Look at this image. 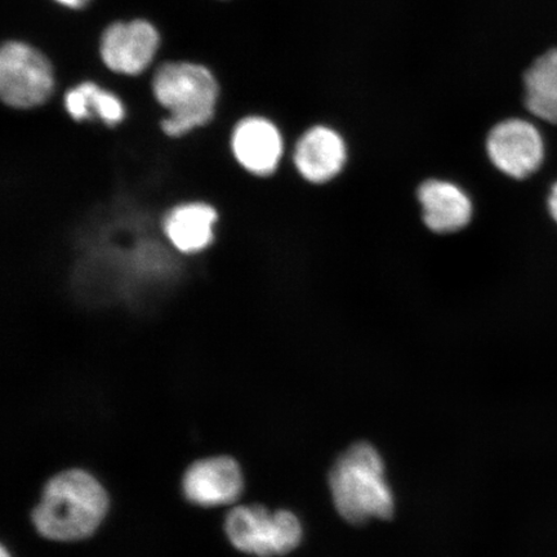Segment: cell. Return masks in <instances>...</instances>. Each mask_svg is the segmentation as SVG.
I'll return each mask as SVG.
<instances>
[{
  "label": "cell",
  "instance_id": "6da1fadb",
  "mask_svg": "<svg viewBox=\"0 0 557 557\" xmlns=\"http://www.w3.org/2000/svg\"><path fill=\"white\" fill-rule=\"evenodd\" d=\"M108 506V494L94 476L70 470L46 485L44 497L33 512V522L48 540L78 541L99 528Z\"/></svg>",
  "mask_w": 557,
  "mask_h": 557
},
{
  "label": "cell",
  "instance_id": "7a4b0ae2",
  "mask_svg": "<svg viewBox=\"0 0 557 557\" xmlns=\"http://www.w3.org/2000/svg\"><path fill=\"white\" fill-rule=\"evenodd\" d=\"M330 490L338 513L350 524L393 517L385 465L371 444H354L338 457L330 472Z\"/></svg>",
  "mask_w": 557,
  "mask_h": 557
},
{
  "label": "cell",
  "instance_id": "3957f363",
  "mask_svg": "<svg viewBox=\"0 0 557 557\" xmlns=\"http://www.w3.org/2000/svg\"><path fill=\"white\" fill-rule=\"evenodd\" d=\"M157 100L170 111L162 123L166 135L177 137L211 122L219 87L208 69L178 62L158 70L152 83Z\"/></svg>",
  "mask_w": 557,
  "mask_h": 557
},
{
  "label": "cell",
  "instance_id": "277c9868",
  "mask_svg": "<svg viewBox=\"0 0 557 557\" xmlns=\"http://www.w3.org/2000/svg\"><path fill=\"white\" fill-rule=\"evenodd\" d=\"M225 528L235 548L260 557L287 555L302 539L301 522L296 515L271 512L259 505L234 508L227 515Z\"/></svg>",
  "mask_w": 557,
  "mask_h": 557
},
{
  "label": "cell",
  "instance_id": "5b68a950",
  "mask_svg": "<svg viewBox=\"0 0 557 557\" xmlns=\"http://www.w3.org/2000/svg\"><path fill=\"white\" fill-rule=\"evenodd\" d=\"M53 73L44 54L10 41L0 53V94L11 108L32 109L45 103L53 90Z\"/></svg>",
  "mask_w": 557,
  "mask_h": 557
},
{
  "label": "cell",
  "instance_id": "8992f818",
  "mask_svg": "<svg viewBox=\"0 0 557 557\" xmlns=\"http://www.w3.org/2000/svg\"><path fill=\"white\" fill-rule=\"evenodd\" d=\"M486 146L493 164L513 178L531 176L543 160L540 132L525 121L499 123L492 129Z\"/></svg>",
  "mask_w": 557,
  "mask_h": 557
},
{
  "label": "cell",
  "instance_id": "52a82bcc",
  "mask_svg": "<svg viewBox=\"0 0 557 557\" xmlns=\"http://www.w3.org/2000/svg\"><path fill=\"white\" fill-rule=\"evenodd\" d=\"M158 46V32L146 21L117 23L103 33L101 55L104 64L113 72L137 75L150 65Z\"/></svg>",
  "mask_w": 557,
  "mask_h": 557
},
{
  "label": "cell",
  "instance_id": "ba28073f",
  "mask_svg": "<svg viewBox=\"0 0 557 557\" xmlns=\"http://www.w3.org/2000/svg\"><path fill=\"white\" fill-rule=\"evenodd\" d=\"M187 499L200 506L233 504L243 491L239 465L228 457H215L195 462L184 479Z\"/></svg>",
  "mask_w": 557,
  "mask_h": 557
},
{
  "label": "cell",
  "instance_id": "9c48e42d",
  "mask_svg": "<svg viewBox=\"0 0 557 557\" xmlns=\"http://www.w3.org/2000/svg\"><path fill=\"white\" fill-rule=\"evenodd\" d=\"M234 157L243 169L256 176H269L283 156V139L275 125L264 117H246L232 136Z\"/></svg>",
  "mask_w": 557,
  "mask_h": 557
},
{
  "label": "cell",
  "instance_id": "30bf717a",
  "mask_svg": "<svg viewBox=\"0 0 557 557\" xmlns=\"http://www.w3.org/2000/svg\"><path fill=\"white\" fill-rule=\"evenodd\" d=\"M344 139L331 128L313 127L299 139L295 164L299 173L313 184L329 183L344 169Z\"/></svg>",
  "mask_w": 557,
  "mask_h": 557
},
{
  "label": "cell",
  "instance_id": "8fae6325",
  "mask_svg": "<svg viewBox=\"0 0 557 557\" xmlns=\"http://www.w3.org/2000/svg\"><path fill=\"white\" fill-rule=\"evenodd\" d=\"M423 209L424 224L435 233H455L469 224L471 201L458 186L431 180L418 191Z\"/></svg>",
  "mask_w": 557,
  "mask_h": 557
},
{
  "label": "cell",
  "instance_id": "7c38bea8",
  "mask_svg": "<svg viewBox=\"0 0 557 557\" xmlns=\"http://www.w3.org/2000/svg\"><path fill=\"white\" fill-rule=\"evenodd\" d=\"M218 213L211 206L190 203L174 208L166 215L164 233L166 238L183 253H197L213 240V226Z\"/></svg>",
  "mask_w": 557,
  "mask_h": 557
},
{
  "label": "cell",
  "instance_id": "4fadbf2b",
  "mask_svg": "<svg viewBox=\"0 0 557 557\" xmlns=\"http://www.w3.org/2000/svg\"><path fill=\"white\" fill-rule=\"evenodd\" d=\"M525 107L540 120L557 124V50L542 54L524 75Z\"/></svg>",
  "mask_w": 557,
  "mask_h": 557
},
{
  "label": "cell",
  "instance_id": "5bb4252c",
  "mask_svg": "<svg viewBox=\"0 0 557 557\" xmlns=\"http://www.w3.org/2000/svg\"><path fill=\"white\" fill-rule=\"evenodd\" d=\"M89 108L92 114H97L104 123L110 125L120 123L124 117V108L116 96L97 87L94 83L90 90Z\"/></svg>",
  "mask_w": 557,
  "mask_h": 557
},
{
  "label": "cell",
  "instance_id": "9a60e30c",
  "mask_svg": "<svg viewBox=\"0 0 557 557\" xmlns=\"http://www.w3.org/2000/svg\"><path fill=\"white\" fill-rule=\"evenodd\" d=\"M94 83L87 82L69 90L65 96V107L70 116L75 121H85L92 116L89 108L90 89Z\"/></svg>",
  "mask_w": 557,
  "mask_h": 557
},
{
  "label": "cell",
  "instance_id": "2e32d148",
  "mask_svg": "<svg viewBox=\"0 0 557 557\" xmlns=\"http://www.w3.org/2000/svg\"><path fill=\"white\" fill-rule=\"evenodd\" d=\"M548 208L552 212L554 220L557 222V184L553 187L552 195L548 198Z\"/></svg>",
  "mask_w": 557,
  "mask_h": 557
},
{
  "label": "cell",
  "instance_id": "e0dca14e",
  "mask_svg": "<svg viewBox=\"0 0 557 557\" xmlns=\"http://www.w3.org/2000/svg\"><path fill=\"white\" fill-rule=\"evenodd\" d=\"M59 3L70 7V9H79L86 0H58Z\"/></svg>",
  "mask_w": 557,
  "mask_h": 557
},
{
  "label": "cell",
  "instance_id": "ac0fdd59",
  "mask_svg": "<svg viewBox=\"0 0 557 557\" xmlns=\"http://www.w3.org/2000/svg\"><path fill=\"white\" fill-rule=\"evenodd\" d=\"M0 557H10V555H9V554H7V552H5V548H4V547H2V556H0Z\"/></svg>",
  "mask_w": 557,
  "mask_h": 557
}]
</instances>
